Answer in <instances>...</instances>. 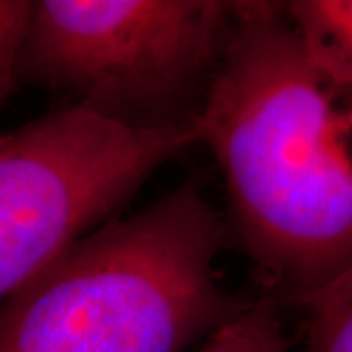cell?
<instances>
[{"label":"cell","mask_w":352,"mask_h":352,"mask_svg":"<svg viewBox=\"0 0 352 352\" xmlns=\"http://www.w3.org/2000/svg\"><path fill=\"white\" fill-rule=\"evenodd\" d=\"M194 131L223 175L229 239L272 303L352 266V88L311 57L282 2H233Z\"/></svg>","instance_id":"6da1fadb"},{"label":"cell","mask_w":352,"mask_h":352,"mask_svg":"<svg viewBox=\"0 0 352 352\" xmlns=\"http://www.w3.org/2000/svg\"><path fill=\"white\" fill-rule=\"evenodd\" d=\"M229 241L186 182L88 231L0 303V352H184L251 303L217 274Z\"/></svg>","instance_id":"7a4b0ae2"},{"label":"cell","mask_w":352,"mask_h":352,"mask_svg":"<svg viewBox=\"0 0 352 352\" xmlns=\"http://www.w3.org/2000/svg\"><path fill=\"white\" fill-rule=\"evenodd\" d=\"M231 25L233 2L221 0H39L18 87L129 129L194 127Z\"/></svg>","instance_id":"3957f363"},{"label":"cell","mask_w":352,"mask_h":352,"mask_svg":"<svg viewBox=\"0 0 352 352\" xmlns=\"http://www.w3.org/2000/svg\"><path fill=\"white\" fill-rule=\"evenodd\" d=\"M194 143V127L129 129L73 106L0 133V303Z\"/></svg>","instance_id":"277c9868"},{"label":"cell","mask_w":352,"mask_h":352,"mask_svg":"<svg viewBox=\"0 0 352 352\" xmlns=\"http://www.w3.org/2000/svg\"><path fill=\"white\" fill-rule=\"evenodd\" d=\"M282 6L315 61L352 88V0H292Z\"/></svg>","instance_id":"5b68a950"},{"label":"cell","mask_w":352,"mask_h":352,"mask_svg":"<svg viewBox=\"0 0 352 352\" xmlns=\"http://www.w3.org/2000/svg\"><path fill=\"white\" fill-rule=\"evenodd\" d=\"M307 352H352V266L303 300Z\"/></svg>","instance_id":"8992f818"},{"label":"cell","mask_w":352,"mask_h":352,"mask_svg":"<svg viewBox=\"0 0 352 352\" xmlns=\"http://www.w3.org/2000/svg\"><path fill=\"white\" fill-rule=\"evenodd\" d=\"M194 352H288L276 303L266 298L251 302Z\"/></svg>","instance_id":"52a82bcc"},{"label":"cell","mask_w":352,"mask_h":352,"mask_svg":"<svg viewBox=\"0 0 352 352\" xmlns=\"http://www.w3.org/2000/svg\"><path fill=\"white\" fill-rule=\"evenodd\" d=\"M34 2L0 0V106L18 87V67Z\"/></svg>","instance_id":"ba28073f"}]
</instances>
